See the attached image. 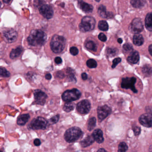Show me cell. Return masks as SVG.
<instances>
[{
  "label": "cell",
  "instance_id": "cell-19",
  "mask_svg": "<svg viewBox=\"0 0 152 152\" xmlns=\"http://www.w3.org/2000/svg\"><path fill=\"white\" fill-rule=\"evenodd\" d=\"M30 118V116L28 114L22 115L18 118L17 124L20 126H23L28 122Z\"/></svg>",
  "mask_w": 152,
  "mask_h": 152
},
{
  "label": "cell",
  "instance_id": "cell-1",
  "mask_svg": "<svg viewBox=\"0 0 152 152\" xmlns=\"http://www.w3.org/2000/svg\"><path fill=\"white\" fill-rule=\"evenodd\" d=\"M46 34L41 30H32L27 39L29 45L32 46H42L47 40Z\"/></svg>",
  "mask_w": 152,
  "mask_h": 152
},
{
  "label": "cell",
  "instance_id": "cell-9",
  "mask_svg": "<svg viewBox=\"0 0 152 152\" xmlns=\"http://www.w3.org/2000/svg\"><path fill=\"white\" fill-rule=\"evenodd\" d=\"M111 109L107 105L98 107L97 108V115L99 120L102 121L110 114Z\"/></svg>",
  "mask_w": 152,
  "mask_h": 152
},
{
  "label": "cell",
  "instance_id": "cell-22",
  "mask_svg": "<svg viewBox=\"0 0 152 152\" xmlns=\"http://www.w3.org/2000/svg\"><path fill=\"white\" fill-rule=\"evenodd\" d=\"M98 13L99 16L103 18H107L109 17V13L107 12L106 8L104 5H101L99 6L98 10Z\"/></svg>",
  "mask_w": 152,
  "mask_h": 152
},
{
  "label": "cell",
  "instance_id": "cell-11",
  "mask_svg": "<svg viewBox=\"0 0 152 152\" xmlns=\"http://www.w3.org/2000/svg\"><path fill=\"white\" fill-rule=\"evenodd\" d=\"M34 97L36 103L39 105H44L47 98V95L40 90L37 89L34 92Z\"/></svg>",
  "mask_w": 152,
  "mask_h": 152
},
{
  "label": "cell",
  "instance_id": "cell-40",
  "mask_svg": "<svg viewBox=\"0 0 152 152\" xmlns=\"http://www.w3.org/2000/svg\"><path fill=\"white\" fill-rule=\"evenodd\" d=\"M98 39L102 42H105L106 41L107 38V37L105 34H103V33H101L98 35Z\"/></svg>",
  "mask_w": 152,
  "mask_h": 152
},
{
  "label": "cell",
  "instance_id": "cell-32",
  "mask_svg": "<svg viewBox=\"0 0 152 152\" xmlns=\"http://www.w3.org/2000/svg\"><path fill=\"white\" fill-rule=\"evenodd\" d=\"M10 73L9 72L7 71L5 68H0V76L3 77H9L10 76Z\"/></svg>",
  "mask_w": 152,
  "mask_h": 152
},
{
  "label": "cell",
  "instance_id": "cell-49",
  "mask_svg": "<svg viewBox=\"0 0 152 152\" xmlns=\"http://www.w3.org/2000/svg\"><path fill=\"white\" fill-rule=\"evenodd\" d=\"M117 41H118V43H120V44H121V43H122L123 42V40H122V39H120H120H118V40H117Z\"/></svg>",
  "mask_w": 152,
  "mask_h": 152
},
{
  "label": "cell",
  "instance_id": "cell-21",
  "mask_svg": "<svg viewBox=\"0 0 152 152\" xmlns=\"http://www.w3.org/2000/svg\"><path fill=\"white\" fill-rule=\"evenodd\" d=\"M23 51V48L22 47H18L15 49H13L10 54L11 59H14L18 57Z\"/></svg>",
  "mask_w": 152,
  "mask_h": 152
},
{
  "label": "cell",
  "instance_id": "cell-25",
  "mask_svg": "<svg viewBox=\"0 0 152 152\" xmlns=\"http://www.w3.org/2000/svg\"><path fill=\"white\" fill-rule=\"evenodd\" d=\"M75 107V103L71 102H67L65 103L63 110L67 112H69L73 110Z\"/></svg>",
  "mask_w": 152,
  "mask_h": 152
},
{
  "label": "cell",
  "instance_id": "cell-28",
  "mask_svg": "<svg viewBox=\"0 0 152 152\" xmlns=\"http://www.w3.org/2000/svg\"><path fill=\"white\" fill-rule=\"evenodd\" d=\"M86 47L90 51H96L97 49V47L94 42L92 41H89L86 42L85 44Z\"/></svg>",
  "mask_w": 152,
  "mask_h": 152
},
{
  "label": "cell",
  "instance_id": "cell-6",
  "mask_svg": "<svg viewBox=\"0 0 152 152\" xmlns=\"http://www.w3.org/2000/svg\"><path fill=\"white\" fill-rule=\"evenodd\" d=\"M47 121L44 118L39 116L31 121L29 128L33 130H44L47 128Z\"/></svg>",
  "mask_w": 152,
  "mask_h": 152
},
{
  "label": "cell",
  "instance_id": "cell-42",
  "mask_svg": "<svg viewBox=\"0 0 152 152\" xmlns=\"http://www.w3.org/2000/svg\"><path fill=\"white\" fill-rule=\"evenodd\" d=\"M34 145L37 146H39L41 145V142L40 140L39 139H36L34 141Z\"/></svg>",
  "mask_w": 152,
  "mask_h": 152
},
{
  "label": "cell",
  "instance_id": "cell-36",
  "mask_svg": "<svg viewBox=\"0 0 152 152\" xmlns=\"http://www.w3.org/2000/svg\"><path fill=\"white\" fill-rule=\"evenodd\" d=\"M107 51V54L109 57L114 56L116 54V51L113 48H108Z\"/></svg>",
  "mask_w": 152,
  "mask_h": 152
},
{
  "label": "cell",
  "instance_id": "cell-38",
  "mask_svg": "<svg viewBox=\"0 0 152 152\" xmlns=\"http://www.w3.org/2000/svg\"><path fill=\"white\" fill-rule=\"evenodd\" d=\"M121 61V59L120 58H117L115 59L112 61V64L111 66L112 68H114L116 67L117 65L120 63Z\"/></svg>",
  "mask_w": 152,
  "mask_h": 152
},
{
  "label": "cell",
  "instance_id": "cell-5",
  "mask_svg": "<svg viewBox=\"0 0 152 152\" xmlns=\"http://www.w3.org/2000/svg\"><path fill=\"white\" fill-rule=\"evenodd\" d=\"M81 96L80 91L76 88L68 90L64 92L62 97L63 101L65 102H72L79 99Z\"/></svg>",
  "mask_w": 152,
  "mask_h": 152
},
{
  "label": "cell",
  "instance_id": "cell-13",
  "mask_svg": "<svg viewBox=\"0 0 152 152\" xmlns=\"http://www.w3.org/2000/svg\"><path fill=\"white\" fill-rule=\"evenodd\" d=\"M40 14L47 19H51L54 14L53 9L51 6L47 5H42L39 9Z\"/></svg>",
  "mask_w": 152,
  "mask_h": 152
},
{
  "label": "cell",
  "instance_id": "cell-20",
  "mask_svg": "<svg viewBox=\"0 0 152 152\" xmlns=\"http://www.w3.org/2000/svg\"><path fill=\"white\" fill-rule=\"evenodd\" d=\"M133 42L135 45L137 46H141L144 42V39L140 34H136L134 35Z\"/></svg>",
  "mask_w": 152,
  "mask_h": 152
},
{
  "label": "cell",
  "instance_id": "cell-15",
  "mask_svg": "<svg viewBox=\"0 0 152 152\" xmlns=\"http://www.w3.org/2000/svg\"><path fill=\"white\" fill-rule=\"evenodd\" d=\"M78 6L82 11L86 13H91L93 9L92 5L84 2L82 0L78 1Z\"/></svg>",
  "mask_w": 152,
  "mask_h": 152
},
{
  "label": "cell",
  "instance_id": "cell-4",
  "mask_svg": "<svg viewBox=\"0 0 152 152\" xmlns=\"http://www.w3.org/2000/svg\"><path fill=\"white\" fill-rule=\"evenodd\" d=\"M95 25V20L93 17L86 16L82 20L79 27L82 32H88L93 30Z\"/></svg>",
  "mask_w": 152,
  "mask_h": 152
},
{
  "label": "cell",
  "instance_id": "cell-39",
  "mask_svg": "<svg viewBox=\"0 0 152 152\" xmlns=\"http://www.w3.org/2000/svg\"><path fill=\"white\" fill-rule=\"evenodd\" d=\"M70 53L73 55H76L79 53V50L76 47H72L70 48Z\"/></svg>",
  "mask_w": 152,
  "mask_h": 152
},
{
  "label": "cell",
  "instance_id": "cell-31",
  "mask_svg": "<svg viewBox=\"0 0 152 152\" xmlns=\"http://www.w3.org/2000/svg\"><path fill=\"white\" fill-rule=\"evenodd\" d=\"M128 149V147L126 144L124 142H121L118 146V150L119 152H126Z\"/></svg>",
  "mask_w": 152,
  "mask_h": 152
},
{
  "label": "cell",
  "instance_id": "cell-34",
  "mask_svg": "<svg viewBox=\"0 0 152 152\" xmlns=\"http://www.w3.org/2000/svg\"><path fill=\"white\" fill-rule=\"evenodd\" d=\"M69 70H68V78L70 80L76 81V79L75 78L74 74L73 72V70L71 68H68Z\"/></svg>",
  "mask_w": 152,
  "mask_h": 152
},
{
  "label": "cell",
  "instance_id": "cell-29",
  "mask_svg": "<svg viewBox=\"0 0 152 152\" xmlns=\"http://www.w3.org/2000/svg\"><path fill=\"white\" fill-rule=\"evenodd\" d=\"M98 28L102 31H105L108 29V25L105 21H101L98 23Z\"/></svg>",
  "mask_w": 152,
  "mask_h": 152
},
{
  "label": "cell",
  "instance_id": "cell-37",
  "mask_svg": "<svg viewBox=\"0 0 152 152\" xmlns=\"http://www.w3.org/2000/svg\"><path fill=\"white\" fill-rule=\"evenodd\" d=\"M132 130H133V132H134V135L136 136H138L139 135L141 132V128L140 127L134 126L132 128Z\"/></svg>",
  "mask_w": 152,
  "mask_h": 152
},
{
  "label": "cell",
  "instance_id": "cell-41",
  "mask_svg": "<svg viewBox=\"0 0 152 152\" xmlns=\"http://www.w3.org/2000/svg\"><path fill=\"white\" fill-rule=\"evenodd\" d=\"M55 62L57 64H59L62 63V59L60 57H56L55 59Z\"/></svg>",
  "mask_w": 152,
  "mask_h": 152
},
{
  "label": "cell",
  "instance_id": "cell-10",
  "mask_svg": "<svg viewBox=\"0 0 152 152\" xmlns=\"http://www.w3.org/2000/svg\"><path fill=\"white\" fill-rule=\"evenodd\" d=\"M143 29L144 26L142 21L141 19L138 18L133 19L129 27L130 31L136 34L140 33L143 30Z\"/></svg>",
  "mask_w": 152,
  "mask_h": 152
},
{
  "label": "cell",
  "instance_id": "cell-14",
  "mask_svg": "<svg viewBox=\"0 0 152 152\" xmlns=\"http://www.w3.org/2000/svg\"><path fill=\"white\" fill-rule=\"evenodd\" d=\"M152 113H147L141 116L139 121L143 126L147 128L152 127Z\"/></svg>",
  "mask_w": 152,
  "mask_h": 152
},
{
  "label": "cell",
  "instance_id": "cell-48",
  "mask_svg": "<svg viewBox=\"0 0 152 152\" xmlns=\"http://www.w3.org/2000/svg\"><path fill=\"white\" fill-rule=\"evenodd\" d=\"M97 151L98 152H101V151H102V152H103V151H104V152H106L107 151L105 150V149H104L101 148L99 149Z\"/></svg>",
  "mask_w": 152,
  "mask_h": 152
},
{
  "label": "cell",
  "instance_id": "cell-45",
  "mask_svg": "<svg viewBox=\"0 0 152 152\" xmlns=\"http://www.w3.org/2000/svg\"><path fill=\"white\" fill-rule=\"evenodd\" d=\"M45 78H46V79H47V80H50L51 79V75L50 73L47 74L46 76H45Z\"/></svg>",
  "mask_w": 152,
  "mask_h": 152
},
{
  "label": "cell",
  "instance_id": "cell-46",
  "mask_svg": "<svg viewBox=\"0 0 152 152\" xmlns=\"http://www.w3.org/2000/svg\"><path fill=\"white\" fill-rule=\"evenodd\" d=\"M149 51L150 55H152V45H150L149 47Z\"/></svg>",
  "mask_w": 152,
  "mask_h": 152
},
{
  "label": "cell",
  "instance_id": "cell-24",
  "mask_svg": "<svg viewBox=\"0 0 152 152\" xmlns=\"http://www.w3.org/2000/svg\"><path fill=\"white\" fill-rule=\"evenodd\" d=\"M145 2V0H131L130 3L135 8H140L144 6Z\"/></svg>",
  "mask_w": 152,
  "mask_h": 152
},
{
  "label": "cell",
  "instance_id": "cell-47",
  "mask_svg": "<svg viewBox=\"0 0 152 152\" xmlns=\"http://www.w3.org/2000/svg\"><path fill=\"white\" fill-rule=\"evenodd\" d=\"M11 0H3V2L4 3H6V4H8L11 1Z\"/></svg>",
  "mask_w": 152,
  "mask_h": 152
},
{
  "label": "cell",
  "instance_id": "cell-50",
  "mask_svg": "<svg viewBox=\"0 0 152 152\" xmlns=\"http://www.w3.org/2000/svg\"><path fill=\"white\" fill-rule=\"evenodd\" d=\"M1 2H0V7H1Z\"/></svg>",
  "mask_w": 152,
  "mask_h": 152
},
{
  "label": "cell",
  "instance_id": "cell-43",
  "mask_svg": "<svg viewBox=\"0 0 152 152\" xmlns=\"http://www.w3.org/2000/svg\"><path fill=\"white\" fill-rule=\"evenodd\" d=\"M57 76L59 78H63L64 77L65 75L64 74V73L62 72H57Z\"/></svg>",
  "mask_w": 152,
  "mask_h": 152
},
{
  "label": "cell",
  "instance_id": "cell-27",
  "mask_svg": "<svg viewBox=\"0 0 152 152\" xmlns=\"http://www.w3.org/2000/svg\"><path fill=\"white\" fill-rule=\"evenodd\" d=\"M142 72L145 76H149L152 74V68L149 65H145L142 68Z\"/></svg>",
  "mask_w": 152,
  "mask_h": 152
},
{
  "label": "cell",
  "instance_id": "cell-17",
  "mask_svg": "<svg viewBox=\"0 0 152 152\" xmlns=\"http://www.w3.org/2000/svg\"><path fill=\"white\" fill-rule=\"evenodd\" d=\"M139 59V54L137 51L132 52L127 58L128 61L132 64H137Z\"/></svg>",
  "mask_w": 152,
  "mask_h": 152
},
{
  "label": "cell",
  "instance_id": "cell-8",
  "mask_svg": "<svg viewBox=\"0 0 152 152\" xmlns=\"http://www.w3.org/2000/svg\"><path fill=\"white\" fill-rule=\"evenodd\" d=\"M91 105L88 100L84 99L78 103L76 106L77 111L82 114H86L89 112Z\"/></svg>",
  "mask_w": 152,
  "mask_h": 152
},
{
  "label": "cell",
  "instance_id": "cell-33",
  "mask_svg": "<svg viewBox=\"0 0 152 152\" xmlns=\"http://www.w3.org/2000/svg\"><path fill=\"white\" fill-rule=\"evenodd\" d=\"M123 50L124 51L128 52L131 51L133 50V47L131 44L130 43H125V44L123 45Z\"/></svg>",
  "mask_w": 152,
  "mask_h": 152
},
{
  "label": "cell",
  "instance_id": "cell-44",
  "mask_svg": "<svg viewBox=\"0 0 152 152\" xmlns=\"http://www.w3.org/2000/svg\"><path fill=\"white\" fill-rule=\"evenodd\" d=\"M82 78L84 80H86L88 79V75L86 73H82L81 75Z\"/></svg>",
  "mask_w": 152,
  "mask_h": 152
},
{
  "label": "cell",
  "instance_id": "cell-12",
  "mask_svg": "<svg viewBox=\"0 0 152 152\" xmlns=\"http://www.w3.org/2000/svg\"><path fill=\"white\" fill-rule=\"evenodd\" d=\"M18 37V33L14 30H9L5 31L3 34V38L6 43H12L15 42Z\"/></svg>",
  "mask_w": 152,
  "mask_h": 152
},
{
  "label": "cell",
  "instance_id": "cell-18",
  "mask_svg": "<svg viewBox=\"0 0 152 152\" xmlns=\"http://www.w3.org/2000/svg\"><path fill=\"white\" fill-rule=\"evenodd\" d=\"M95 140L93 135H89L86 136L84 139L82 141L80 142V145L82 147L84 148L88 147L92 145L94 142Z\"/></svg>",
  "mask_w": 152,
  "mask_h": 152
},
{
  "label": "cell",
  "instance_id": "cell-16",
  "mask_svg": "<svg viewBox=\"0 0 152 152\" xmlns=\"http://www.w3.org/2000/svg\"><path fill=\"white\" fill-rule=\"evenodd\" d=\"M92 135L93 136L95 141H97L98 143L101 144L104 141L103 133L101 129H97L95 130L93 132Z\"/></svg>",
  "mask_w": 152,
  "mask_h": 152
},
{
  "label": "cell",
  "instance_id": "cell-23",
  "mask_svg": "<svg viewBox=\"0 0 152 152\" xmlns=\"http://www.w3.org/2000/svg\"><path fill=\"white\" fill-rule=\"evenodd\" d=\"M145 26L147 30L149 31H152V14L151 13L146 15L145 19Z\"/></svg>",
  "mask_w": 152,
  "mask_h": 152
},
{
  "label": "cell",
  "instance_id": "cell-7",
  "mask_svg": "<svg viewBox=\"0 0 152 152\" xmlns=\"http://www.w3.org/2000/svg\"><path fill=\"white\" fill-rule=\"evenodd\" d=\"M136 81V79L133 77L124 78L121 82V88L126 89H130L133 93H137V90L135 86Z\"/></svg>",
  "mask_w": 152,
  "mask_h": 152
},
{
  "label": "cell",
  "instance_id": "cell-26",
  "mask_svg": "<svg viewBox=\"0 0 152 152\" xmlns=\"http://www.w3.org/2000/svg\"><path fill=\"white\" fill-rule=\"evenodd\" d=\"M96 123L97 120L95 117H92L89 120L88 122V129L89 131H92L95 127Z\"/></svg>",
  "mask_w": 152,
  "mask_h": 152
},
{
  "label": "cell",
  "instance_id": "cell-2",
  "mask_svg": "<svg viewBox=\"0 0 152 152\" xmlns=\"http://www.w3.org/2000/svg\"><path fill=\"white\" fill-rule=\"evenodd\" d=\"M66 40L64 37L55 35L50 43L51 49L55 53H59L63 51L66 46Z\"/></svg>",
  "mask_w": 152,
  "mask_h": 152
},
{
  "label": "cell",
  "instance_id": "cell-30",
  "mask_svg": "<svg viewBox=\"0 0 152 152\" xmlns=\"http://www.w3.org/2000/svg\"><path fill=\"white\" fill-rule=\"evenodd\" d=\"M86 65L90 68H97V64L96 61L93 59H90L86 61Z\"/></svg>",
  "mask_w": 152,
  "mask_h": 152
},
{
  "label": "cell",
  "instance_id": "cell-35",
  "mask_svg": "<svg viewBox=\"0 0 152 152\" xmlns=\"http://www.w3.org/2000/svg\"><path fill=\"white\" fill-rule=\"evenodd\" d=\"M59 119V115H57L55 116L52 117L50 119L49 122L51 124H55L58 122Z\"/></svg>",
  "mask_w": 152,
  "mask_h": 152
},
{
  "label": "cell",
  "instance_id": "cell-3",
  "mask_svg": "<svg viewBox=\"0 0 152 152\" xmlns=\"http://www.w3.org/2000/svg\"><path fill=\"white\" fill-rule=\"evenodd\" d=\"M82 132L80 128L73 127L69 128L64 134L65 140L68 143L77 141L82 136Z\"/></svg>",
  "mask_w": 152,
  "mask_h": 152
}]
</instances>
